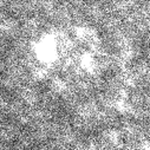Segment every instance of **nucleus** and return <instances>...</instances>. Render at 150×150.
Returning <instances> with one entry per match:
<instances>
[{"mask_svg":"<svg viewBox=\"0 0 150 150\" xmlns=\"http://www.w3.org/2000/svg\"><path fill=\"white\" fill-rule=\"evenodd\" d=\"M30 58L37 76L63 90L91 83L105 66L102 39L79 25L45 30L33 39Z\"/></svg>","mask_w":150,"mask_h":150,"instance_id":"nucleus-1","label":"nucleus"}]
</instances>
